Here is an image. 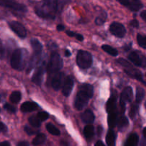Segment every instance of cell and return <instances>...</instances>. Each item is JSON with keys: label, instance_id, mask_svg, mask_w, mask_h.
Instances as JSON below:
<instances>
[{"label": "cell", "instance_id": "cell-1", "mask_svg": "<svg viewBox=\"0 0 146 146\" xmlns=\"http://www.w3.org/2000/svg\"><path fill=\"white\" fill-rule=\"evenodd\" d=\"M65 0H43L36 7V14L41 18L52 19L62 9Z\"/></svg>", "mask_w": 146, "mask_h": 146}, {"label": "cell", "instance_id": "cell-2", "mask_svg": "<svg viewBox=\"0 0 146 146\" xmlns=\"http://www.w3.org/2000/svg\"><path fill=\"white\" fill-rule=\"evenodd\" d=\"M94 94V87L91 84H83L80 86L75 100V107L77 110L81 111L86 106L90 98Z\"/></svg>", "mask_w": 146, "mask_h": 146}, {"label": "cell", "instance_id": "cell-3", "mask_svg": "<svg viewBox=\"0 0 146 146\" xmlns=\"http://www.w3.org/2000/svg\"><path fill=\"white\" fill-rule=\"evenodd\" d=\"M117 62H118V64H121L122 66L124 67L125 72L129 76H131V78H135V79L138 80V81H140V82H141L142 84H143L146 86V81L143 79L142 74H141V72L139 70L133 66L128 61H126V60L124 59V58H118V59L117 60Z\"/></svg>", "mask_w": 146, "mask_h": 146}, {"label": "cell", "instance_id": "cell-4", "mask_svg": "<svg viewBox=\"0 0 146 146\" xmlns=\"http://www.w3.org/2000/svg\"><path fill=\"white\" fill-rule=\"evenodd\" d=\"M76 62L82 69L89 68L93 64L92 55L88 51L79 50L76 56Z\"/></svg>", "mask_w": 146, "mask_h": 146}, {"label": "cell", "instance_id": "cell-5", "mask_svg": "<svg viewBox=\"0 0 146 146\" xmlns=\"http://www.w3.org/2000/svg\"><path fill=\"white\" fill-rule=\"evenodd\" d=\"M11 66L14 69L21 71L24 66V51L21 48L15 49L11 55Z\"/></svg>", "mask_w": 146, "mask_h": 146}, {"label": "cell", "instance_id": "cell-6", "mask_svg": "<svg viewBox=\"0 0 146 146\" xmlns=\"http://www.w3.org/2000/svg\"><path fill=\"white\" fill-rule=\"evenodd\" d=\"M63 60L61 56L57 52H53L51 54L50 60L46 66V71L48 73H55L62 68Z\"/></svg>", "mask_w": 146, "mask_h": 146}, {"label": "cell", "instance_id": "cell-7", "mask_svg": "<svg viewBox=\"0 0 146 146\" xmlns=\"http://www.w3.org/2000/svg\"><path fill=\"white\" fill-rule=\"evenodd\" d=\"M1 5L2 7L9 9L17 14H23L27 11L25 5L16 1V0H1Z\"/></svg>", "mask_w": 146, "mask_h": 146}, {"label": "cell", "instance_id": "cell-8", "mask_svg": "<svg viewBox=\"0 0 146 146\" xmlns=\"http://www.w3.org/2000/svg\"><path fill=\"white\" fill-rule=\"evenodd\" d=\"M128 58L137 66L146 68V57L141 51H132L128 55Z\"/></svg>", "mask_w": 146, "mask_h": 146}, {"label": "cell", "instance_id": "cell-9", "mask_svg": "<svg viewBox=\"0 0 146 146\" xmlns=\"http://www.w3.org/2000/svg\"><path fill=\"white\" fill-rule=\"evenodd\" d=\"M10 29L21 38H24L27 36V30L24 25L17 21H11L8 23Z\"/></svg>", "mask_w": 146, "mask_h": 146}, {"label": "cell", "instance_id": "cell-10", "mask_svg": "<svg viewBox=\"0 0 146 146\" xmlns=\"http://www.w3.org/2000/svg\"><path fill=\"white\" fill-rule=\"evenodd\" d=\"M110 31L113 35L118 38H123L126 34V30L121 23L113 22L110 26Z\"/></svg>", "mask_w": 146, "mask_h": 146}, {"label": "cell", "instance_id": "cell-11", "mask_svg": "<svg viewBox=\"0 0 146 146\" xmlns=\"http://www.w3.org/2000/svg\"><path fill=\"white\" fill-rule=\"evenodd\" d=\"M74 78L71 76H68L65 78L64 81V86H63V90L62 93L65 96H68L71 94V91H72L73 88H74Z\"/></svg>", "mask_w": 146, "mask_h": 146}, {"label": "cell", "instance_id": "cell-12", "mask_svg": "<svg viewBox=\"0 0 146 146\" xmlns=\"http://www.w3.org/2000/svg\"><path fill=\"white\" fill-rule=\"evenodd\" d=\"M44 71H45V68H44V64L41 65V66L38 67L37 69L35 71L34 75H33L32 78H31L32 82H34V84L38 86L41 85L44 74Z\"/></svg>", "mask_w": 146, "mask_h": 146}, {"label": "cell", "instance_id": "cell-13", "mask_svg": "<svg viewBox=\"0 0 146 146\" xmlns=\"http://www.w3.org/2000/svg\"><path fill=\"white\" fill-rule=\"evenodd\" d=\"M133 98V89L131 87L127 86L121 93L120 104H125L126 102H131Z\"/></svg>", "mask_w": 146, "mask_h": 146}, {"label": "cell", "instance_id": "cell-14", "mask_svg": "<svg viewBox=\"0 0 146 146\" xmlns=\"http://www.w3.org/2000/svg\"><path fill=\"white\" fill-rule=\"evenodd\" d=\"M116 100V94H115V95H114V94H112L106 104V111L107 112H108V113H111L117 111Z\"/></svg>", "mask_w": 146, "mask_h": 146}, {"label": "cell", "instance_id": "cell-15", "mask_svg": "<svg viewBox=\"0 0 146 146\" xmlns=\"http://www.w3.org/2000/svg\"><path fill=\"white\" fill-rule=\"evenodd\" d=\"M63 76H64V74L61 72H58L53 77L52 81H51V86L56 91H58L61 88Z\"/></svg>", "mask_w": 146, "mask_h": 146}, {"label": "cell", "instance_id": "cell-16", "mask_svg": "<svg viewBox=\"0 0 146 146\" xmlns=\"http://www.w3.org/2000/svg\"><path fill=\"white\" fill-rule=\"evenodd\" d=\"M38 105L34 102L31 101H27L24 102L21 106V111L23 113H28L34 111L38 108Z\"/></svg>", "mask_w": 146, "mask_h": 146}, {"label": "cell", "instance_id": "cell-17", "mask_svg": "<svg viewBox=\"0 0 146 146\" xmlns=\"http://www.w3.org/2000/svg\"><path fill=\"white\" fill-rule=\"evenodd\" d=\"M81 119L84 121L85 123H92L95 119V116H94V113L91 110H86L84 111L81 115Z\"/></svg>", "mask_w": 146, "mask_h": 146}, {"label": "cell", "instance_id": "cell-18", "mask_svg": "<svg viewBox=\"0 0 146 146\" xmlns=\"http://www.w3.org/2000/svg\"><path fill=\"white\" fill-rule=\"evenodd\" d=\"M31 44L33 50H34V54L37 56H41L43 48L41 43L36 38H33L31 40Z\"/></svg>", "mask_w": 146, "mask_h": 146}, {"label": "cell", "instance_id": "cell-19", "mask_svg": "<svg viewBox=\"0 0 146 146\" xmlns=\"http://www.w3.org/2000/svg\"><path fill=\"white\" fill-rule=\"evenodd\" d=\"M115 139H116L115 133L113 131L112 128H111L110 130H108L106 137V141L108 146H115Z\"/></svg>", "mask_w": 146, "mask_h": 146}, {"label": "cell", "instance_id": "cell-20", "mask_svg": "<svg viewBox=\"0 0 146 146\" xmlns=\"http://www.w3.org/2000/svg\"><path fill=\"white\" fill-rule=\"evenodd\" d=\"M129 122L128 120L123 114H121V116L118 118V122H117V126H118L119 131H123L124 129L128 127Z\"/></svg>", "mask_w": 146, "mask_h": 146}, {"label": "cell", "instance_id": "cell-21", "mask_svg": "<svg viewBox=\"0 0 146 146\" xmlns=\"http://www.w3.org/2000/svg\"><path fill=\"white\" fill-rule=\"evenodd\" d=\"M143 4L141 2V0H131L127 7L133 11H138L143 8Z\"/></svg>", "mask_w": 146, "mask_h": 146}, {"label": "cell", "instance_id": "cell-22", "mask_svg": "<svg viewBox=\"0 0 146 146\" xmlns=\"http://www.w3.org/2000/svg\"><path fill=\"white\" fill-rule=\"evenodd\" d=\"M117 122H118V111L108 113V123L110 128H113L114 127H115V125H117Z\"/></svg>", "mask_w": 146, "mask_h": 146}, {"label": "cell", "instance_id": "cell-23", "mask_svg": "<svg viewBox=\"0 0 146 146\" xmlns=\"http://www.w3.org/2000/svg\"><path fill=\"white\" fill-rule=\"evenodd\" d=\"M139 138L136 133H132L129 135L125 142V146H138Z\"/></svg>", "mask_w": 146, "mask_h": 146}, {"label": "cell", "instance_id": "cell-24", "mask_svg": "<svg viewBox=\"0 0 146 146\" xmlns=\"http://www.w3.org/2000/svg\"><path fill=\"white\" fill-rule=\"evenodd\" d=\"M84 136L86 137V139H91L93 138L94 135V128L93 125H88L84 128Z\"/></svg>", "mask_w": 146, "mask_h": 146}, {"label": "cell", "instance_id": "cell-25", "mask_svg": "<svg viewBox=\"0 0 146 146\" xmlns=\"http://www.w3.org/2000/svg\"><path fill=\"white\" fill-rule=\"evenodd\" d=\"M21 94L19 91H14V92L11 93V94L10 95L9 100L11 103L13 104H19V101H21Z\"/></svg>", "mask_w": 146, "mask_h": 146}, {"label": "cell", "instance_id": "cell-26", "mask_svg": "<svg viewBox=\"0 0 146 146\" xmlns=\"http://www.w3.org/2000/svg\"><path fill=\"white\" fill-rule=\"evenodd\" d=\"M46 139V137L44 133H38L33 140L32 144L34 145H38L44 143V141Z\"/></svg>", "mask_w": 146, "mask_h": 146}, {"label": "cell", "instance_id": "cell-27", "mask_svg": "<svg viewBox=\"0 0 146 146\" xmlns=\"http://www.w3.org/2000/svg\"><path fill=\"white\" fill-rule=\"evenodd\" d=\"M107 19V13L106 11H102L98 17L96 18L95 23L96 25L101 26L105 23Z\"/></svg>", "mask_w": 146, "mask_h": 146}, {"label": "cell", "instance_id": "cell-28", "mask_svg": "<svg viewBox=\"0 0 146 146\" xmlns=\"http://www.w3.org/2000/svg\"><path fill=\"white\" fill-rule=\"evenodd\" d=\"M101 48H102V49L104 50V51H106V52L108 53V54H110V55L113 56H118V51H117L115 48H113L112 46H108V45H106V44H105V45H103L102 46H101Z\"/></svg>", "mask_w": 146, "mask_h": 146}, {"label": "cell", "instance_id": "cell-29", "mask_svg": "<svg viewBox=\"0 0 146 146\" xmlns=\"http://www.w3.org/2000/svg\"><path fill=\"white\" fill-rule=\"evenodd\" d=\"M144 96H145V91L143 88L141 87L138 86L136 88V98H135V102H137L138 104L142 101V100L143 99Z\"/></svg>", "mask_w": 146, "mask_h": 146}, {"label": "cell", "instance_id": "cell-30", "mask_svg": "<svg viewBox=\"0 0 146 146\" xmlns=\"http://www.w3.org/2000/svg\"><path fill=\"white\" fill-rule=\"evenodd\" d=\"M29 123L32 125L34 128H39L41 126V122L39 119L38 118V117L35 116V115H32V116L29 117Z\"/></svg>", "mask_w": 146, "mask_h": 146}, {"label": "cell", "instance_id": "cell-31", "mask_svg": "<svg viewBox=\"0 0 146 146\" xmlns=\"http://www.w3.org/2000/svg\"><path fill=\"white\" fill-rule=\"evenodd\" d=\"M46 128L47 131H48V133H50L51 134L54 135H60V131L58 128L56 126H54L53 124L51 123H48L46 125Z\"/></svg>", "mask_w": 146, "mask_h": 146}, {"label": "cell", "instance_id": "cell-32", "mask_svg": "<svg viewBox=\"0 0 146 146\" xmlns=\"http://www.w3.org/2000/svg\"><path fill=\"white\" fill-rule=\"evenodd\" d=\"M138 104H139L135 102V103H133V104L131 105V109H130V111H129V116L131 117L132 119H133V118H135L137 113H138V108H138Z\"/></svg>", "mask_w": 146, "mask_h": 146}, {"label": "cell", "instance_id": "cell-33", "mask_svg": "<svg viewBox=\"0 0 146 146\" xmlns=\"http://www.w3.org/2000/svg\"><path fill=\"white\" fill-rule=\"evenodd\" d=\"M137 41L141 47L146 48V36L142 34H138L137 36Z\"/></svg>", "mask_w": 146, "mask_h": 146}, {"label": "cell", "instance_id": "cell-34", "mask_svg": "<svg viewBox=\"0 0 146 146\" xmlns=\"http://www.w3.org/2000/svg\"><path fill=\"white\" fill-rule=\"evenodd\" d=\"M4 108L7 111V112L10 113H15L17 111V108L13 106L10 105L9 104H5L4 105Z\"/></svg>", "mask_w": 146, "mask_h": 146}, {"label": "cell", "instance_id": "cell-35", "mask_svg": "<svg viewBox=\"0 0 146 146\" xmlns=\"http://www.w3.org/2000/svg\"><path fill=\"white\" fill-rule=\"evenodd\" d=\"M48 116H49L48 113L47 112H45V111L39 112L38 114H37V117H38V118L41 121V122L48 119Z\"/></svg>", "mask_w": 146, "mask_h": 146}, {"label": "cell", "instance_id": "cell-36", "mask_svg": "<svg viewBox=\"0 0 146 146\" xmlns=\"http://www.w3.org/2000/svg\"><path fill=\"white\" fill-rule=\"evenodd\" d=\"M24 131H25V132L27 133L29 135H31L36 133L35 131H34V130L31 129L30 127L27 126V125H26V126H24Z\"/></svg>", "mask_w": 146, "mask_h": 146}, {"label": "cell", "instance_id": "cell-37", "mask_svg": "<svg viewBox=\"0 0 146 146\" xmlns=\"http://www.w3.org/2000/svg\"><path fill=\"white\" fill-rule=\"evenodd\" d=\"M130 24H131V25L133 27H134V28L138 29V27H139V22H138V21L137 19L131 20Z\"/></svg>", "mask_w": 146, "mask_h": 146}, {"label": "cell", "instance_id": "cell-38", "mask_svg": "<svg viewBox=\"0 0 146 146\" xmlns=\"http://www.w3.org/2000/svg\"><path fill=\"white\" fill-rule=\"evenodd\" d=\"M0 130L1 133H6L7 131V127L6 126V125H4V123L1 122L0 123Z\"/></svg>", "mask_w": 146, "mask_h": 146}, {"label": "cell", "instance_id": "cell-39", "mask_svg": "<svg viewBox=\"0 0 146 146\" xmlns=\"http://www.w3.org/2000/svg\"><path fill=\"white\" fill-rule=\"evenodd\" d=\"M117 1H118L120 4H121L123 6H125V7H128L130 2V0H117Z\"/></svg>", "mask_w": 146, "mask_h": 146}, {"label": "cell", "instance_id": "cell-40", "mask_svg": "<svg viewBox=\"0 0 146 146\" xmlns=\"http://www.w3.org/2000/svg\"><path fill=\"white\" fill-rule=\"evenodd\" d=\"M66 34L68 36H71V37H76V33H75L74 31H66Z\"/></svg>", "mask_w": 146, "mask_h": 146}, {"label": "cell", "instance_id": "cell-41", "mask_svg": "<svg viewBox=\"0 0 146 146\" xmlns=\"http://www.w3.org/2000/svg\"><path fill=\"white\" fill-rule=\"evenodd\" d=\"M17 146H29V144L27 141H21L17 144Z\"/></svg>", "mask_w": 146, "mask_h": 146}, {"label": "cell", "instance_id": "cell-42", "mask_svg": "<svg viewBox=\"0 0 146 146\" xmlns=\"http://www.w3.org/2000/svg\"><path fill=\"white\" fill-rule=\"evenodd\" d=\"M76 38L77 40H78V41H84V36H83V35H81V34H77L76 36Z\"/></svg>", "mask_w": 146, "mask_h": 146}, {"label": "cell", "instance_id": "cell-43", "mask_svg": "<svg viewBox=\"0 0 146 146\" xmlns=\"http://www.w3.org/2000/svg\"><path fill=\"white\" fill-rule=\"evenodd\" d=\"M64 26L63 25V24H58V25H57L56 27V29L58 30V31H62L63 30H64Z\"/></svg>", "mask_w": 146, "mask_h": 146}, {"label": "cell", "instance_id": "cell-44", "mask_svg": "<svg viewBox=\"0 0 146 146\" xmlns=\"http://www.w3.org/2000/svg\"><path fill=\"white\" fill-rule=\"evenodd\" d=\"M141 17L146 22V10H144L141 13Z\"/></svg>", "mask_w": 146, "mask_h": 146}, {"label": "cell", "instance_id": "cell-45", "mask_svg": "<svg viewBox=\"0 0 146 146\" xmlns=\"http://www.w3.org/2000/svg\"><path fill=\"white\" fill-rule=\"evenodd\" d=\"M140 145H141V146H146V138H145V137H144V138H143L142 140H141V144H140Z\"/></svg>", "mask_w": 146, "mask_h": 146}, {"label": "cell", "instance_id": "cell-46", "mask_svg": "<svg viewBox=\"0 0 146 146\" xmlns=\"http://www.w3.org/2000/svg\"><path fill=\"white\" fill-rule=\"evenodd\" d=\"M64 54H65L66 57H69V56H71V52H70L69 50H68V49L66 50L65 52H64Z\"/></svg>", "mask_w": 146, "mask_h": 146}, {"label": "cell", "instance_id": "cell-47", "mask_svg": "<svg viewBox=\"0 0 146 146\" xmlns=\"http://www.w3.org/2000/svg\"><path fill=\"white\" fill-rule=\"evenodd\" d=\"M0 146H11V145L8 141H4V142L1 143Z\"/></svg>", "mask_w": 146, "mask_h": 146}, {"label": "cell", "instance_id": "cell-48", "mask_svg": "<svg viewBox=\"0 0 146 146\" xmlns=\"http://www.w3.org/2000/svg\"><path fill=\"white\" fill-rule=\"evenodd\" d=\"M95 146H105V145H104V144L103 143L102 141H97L96 143Z\"/></svg>", "mask_w": 146, "mask_h": 146}, {"label": "cell", "instance_id": "cell-49", "mask_svg": "<svg viewBox=\"0 0 146 146\" xmlns=\"http://www.w3.org/2000/svg\"><path fill=\"white\" fill-rule=\"evenodd\" d=\"M131 46H132V44H129L128 45H125V49L126 50V51H128V50L131 48Z\"/></svg>", "mask_w": 146, "mask_h": 146}, {"label": "cell", "instance_id": "cell-50", "mask_svg": "<svg viewBox=\"0 0 146 146\" xmlns=\"http://www.w3.org/2000/svg\"><path fill=\"white\" fill-rule=\"evenodd\" d=\"M3 56H4V48H3L2 45H1V58H3Z\"/></svg>", "mask_w": 146, "mask_h": 146}, {"label": "cell", "instance_id": "cell-51", "mask_svg": "<svg viewBox=\"0 0 146 146\" xmlns=\"http://www.w3.org/2000/svg\"><path fill=\"white\" fill-rule=\"evenodd\" d=\"M61 143L62 146H68V144L66 142H65V141H61Z\"/></svg>", "mask_w": 146, "mask_h": 146}, {"label": "cell", "instance_id": "cell-52", "mask_svg": "<svg viewBox=\"0 0 146 146\" xmlns=\"http://www.w3.org/2000/svg\"><path fill=\"white\" fill-rule=\"evenodd\" d=\"M102 128H101V126H99L98 127V135H101V133L102 132Z\"/></svg>", "mask_w": 146, "mask_h": 146}, {"label": "cell", "instance_id": "cell-53", "mask_svg": "<svg viewBox=\"0 0 146 146\" xmlns=\"http://www.w3.org/2000/svg\"><path fill=\"white\" fill-rule=\"evenodd\" d=\"M143 133L144 137H145V138H146V128H145L143 129Z\"/></svg>", "mask_w": 146, "mask_h": 146}, {"label": "cell", "instance_id": "cell-54", "mask_svg": "<svg viewBox=\"0 0 146 146\" xmlns=\"http://www.w3.org/2000/svg\"><path fill=\"white\" fill-rule=\"evenodd\" d=\"M145 108H146V101H145Z\"/></svg>", "mask_w": 146, "mask_h": 146}, {"label": "cell", "instance_id": "cell-55", "mask_svg": "<svg viewBox=\"0 0 146 146\" xmlns=\"http://www.w3.org/2000/svg\"><path fill=\"white\" fill-rule=\"evenodd\" d=\"M145 76H146V74H145Z\"/></svg>", "mask_w": 146, "mask_h": 146}]
</instances>
